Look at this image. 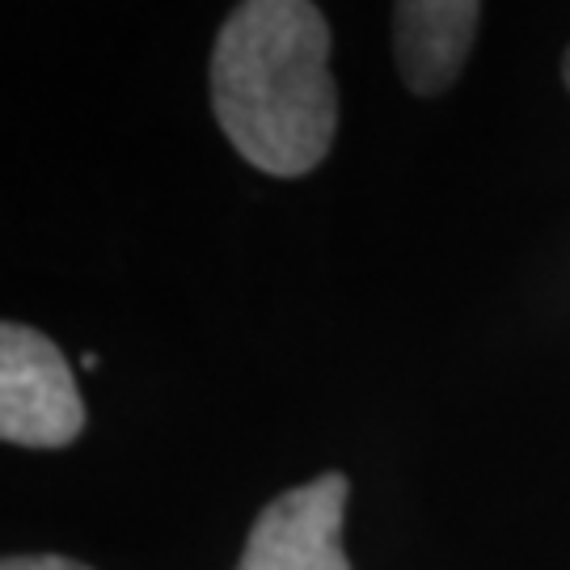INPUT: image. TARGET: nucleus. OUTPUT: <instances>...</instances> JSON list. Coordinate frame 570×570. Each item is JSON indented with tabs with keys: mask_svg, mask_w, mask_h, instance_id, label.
Here are the masks:
<instances>
[{
	"mask_svg": "<svg viewBox=\"0 0 570 570\" xmlns=\"http://www.w3.org/2000/svg\"><path fill=\"white\" fill-rule=\"evenodd\" d=\"M85 431V402L60 346L30 326L0 330V435L21 449H63Z\"/></svg>",
	"mask_w": 570,
	"mask_h": 570,
	"instance_id": "nucleus-2",
	"label": "nucleus"
},
{
	"mask_svg": "<svg viewBox=\"0 0 570 570\" xmlns=\"http://www.w3.org/2000/svg\"><path fill=\"white\" fill-rule=\"evenodd\" d=\"M351 499L343 473L284 490L254 520L237 570H351L343 553V511Z\"/></svg>",
	"mask_w": 570,
	"mask_h": 570,
	"instance_id": "nucleus-3",
	"label": "nucleus"
},
{
	"mask_svg": "<svg viewBox=\"0 0 570 570\" xmlns=\"http://www.w3.org/2000/svg\"><path fill=\"white\" fill-rule=\"evenodd\" d=\"M330 21L313 0H242L212 47V110L228 144L275 178L326 161L338 131Z\"/></svg>",
	"mask_w": 570,
	"mask_h": 570,
	"instance_id": "nucleus-1",
	"label": "nucleus"
},
{
	"mask_svg": "<svg viewBox=\"0 0 570 570\" xmlns=\"http://www.w3.org/2000/svg\"><path fill=\"white\" fill-rule=\"evenodd\" d=\"M4 570H89L81 562H68V558H51V553H42V558H9Z\"/></svg>",
	"mask_w": 570,
	"mask_h": 570,
	"instance_id": "nucleus-5",
	"label": "nucleus"
},
{
	"mask_svg": "<svg viewBox=\"0 0 570 570\" xmlns=\"http://www.w3.org/2000/svg\"><path fill=\"white\" fill-rule=\"evenodd\" d=\"M562 77H567V89H570V47H567V56H562Z\"/></svg>",
	"mask_w": 570,
	"mask_h": 570,
	"instance_id": "nucleus-6",
	"label": "nucleus"
},
{
	"mask_svg": "<svg viewBox=\"0 0 570 570\" xmlns=\"http://www.w3.org/2000/svg\"><path fill=\"white\" fill-rule=\"evenodd\" d=\"M482 0H393V56L410 94L435 98L465 68Z\"/></svg>",
	"mask_w": 570,
	"mask_h": 570,
	"instance_id": "nucleus-4",
	"label": "nucleus"
}]
</instances>
